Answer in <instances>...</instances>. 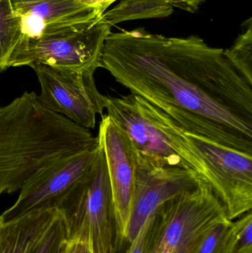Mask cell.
Here are the masks:
<instances>
[{"label":"cell","mask_w":252,"mask_h":253,"mask_svg":"<svg viewBox=\"0 0 252 253\" xmlns=\"http://www.w3.org/2000/svg\"><path fill=\"white\" fill-rule=\"evenodd\" d=\"M102 68L186 132L252 155V85L198 36L112 33Z\"/></svg>","instance_id":"cell-1"},{"label":"cell","mask_w":252,"mask_h":253,"mask_svg":"<svg viewBox=\"0 0 252 253\" xmlns=\"http://www.w3.org/2000/svg\"><path fill=\"white\" fill-rule=\"evenodd\" d=\"M99 144L90 129L42 106L25 91L0 107V196L20 190L47 165Z\"/></svg>","instance_id":"cell-2"},{"label":"cell","mask_w":252,"mask_h":253,"mask_svg":"<svg viewBox=\"0 0 252 253\" xmlns=\"http://www.w3.org/2000/svg\"><path fill=\"white\" fill-rule=\"evenodd\" d=\"M163 130L183 162L213 189L226 208L228 218L237 219L252 208V155L220 145L186 132L155 108Z\"/></svg>","instance_id":"cell-3"},{"label":"cell","mask_w":252,"mask_h":253,"mask_svg":"<svg viewBox=\"0 0 252 253\" xmlns=\"http://www.w3.org/2000/svg\"><path fill=\"white\" fill-rule=\"evenodd\" d=\"M58 211L66 227L67 241L81 242L92 253H118L121 245L101 144L93 166L62 201Z\"/></svg>","instance_id":"cell-4"},{"label":"cell","mask_w":252,"mask_h":253,"mask_svg":"<svg viewBox=\"0 0 252 253\" xmlns=\"http://www.w3.org/2000/svg\"><path fill=\"white\" fill-rule=\"evenodd\" d=\"M226 219L224 205L202 180L155 211L146 253H193L204 236Z\"/></svg>","instance_id":"cell-5"},{"label":"cell","mask_w":252,"mask_h":253,"mask_svg":"<svg viewBox=\"0 0 252 253\" xmlns=\"http://www.w3.org/2000/svg\"><path fill=\"white\" fill-rule=\"evenodd\" d=\"M110 32L111 26L102 15L41 38L21 39L8 68L41 63L95 72L102 68L104 45Z\"/></svg>","instance_id":"cell-6"},{"label":"cell","mask_w":252,"mask_h":253,"mask_svg":"<svg viewBox=\"0 0 252 253\" xmlns=\"http://www.w3.org/2000/svg\"><path fill=\"white\" fill-rule=\"evenodd\" d=\"M39 82L37 99L46 109L77 126L93 129L96 116L103 115L108 96L96 85L94 71H80L48 65H31Z\"/></svg>","instance_id":"cell-7"},{"label":"cell","mask_w":252,"mask_h":253,"mask_svg":"<svg viewBox=\"0 0 252 253\" xmlns=\"http://www.w3.org/2000/svg\"><path fill=\"white\" fill-rule=\"evenodd\" d=\"M105 109L127 132L137 160L159 168L192 170L173 149L171 140L160 126L155 107L147 101L131 93L119 98L108 97Z\"/></svg>","instance_id":"cell-8"},{"label":"cell","mask_w":252,"mask_h":253,"mask_svg":"<svg viewBox=\"0 0 252 253\" xmlns=\"http://www.w3.org/2000/svg\"><path fill=\"white\" fill-rule=\"evenodd\" d=\"M96 147L59 159L37 172L21 188L19 197L0 218L10 221L36 211L59 208L97 159Z\"/></svg>","instance_id":"cell-9"},{"label":"cell","mask_w":252,"mask_h":253,"mask_svg":"<svg viewBox=\"0 0 252 253\" xmlns=\"http://www.w3.org/2000/svg\"><path fill=\"white\" fill-rule=\"evenodd\" d=\"M136 161V184L124 239L129 244L160 206L203 180L196 172L185 168H159Z\"/></svg>","instance_id":"cell-10"},{"label":"cell","mask_w":252,"mask_h":253,"mask_svg":"<svg viewBox=\"0 0 252 253\" xmlns=\"http://www.w3.org/2000/svg\"><path fill=\"white\" fill-rule=\"evenodd\" d=\"M97 137L106 159L121 245L125 239L136 184V152L127 132L108 115L102 116Z\"/></svg>","instance_id":"cell-11"},{"label":"cell","mask_w":252,"mask_h":253,"mask_svg":"<svg viewBox=\"0 0 252 253\" xmlns=\"http://www.w3.org/2000/svg\"><path fill=\"white\" fill-rule=\"evenodd\" d=\"M10 1L19 19L21 39L41 38L102 16L79 0Z\"/></svg>","instance_id":"cell-12"},{"label":"cell","mask_w":252,"mask_h":253,"mask_svg":"<svg viewBox=\"0 0 252 253\" xmlns=\"http://www.w3.org/2000/svg\"><path fill=\"white\" fill-rule=\"evenodd\" d=\"M58 213L53 208L7 222L0 218V253H32Z\"/></svg>","instance_id":"cell-13"},{"label":"cell","mask_w":252,"mask_h":253,"mask_svg":"<svg viewBox=\"0 0 252 253\" xmlns=\"http://www.w3.org/2000/svg\"><path fill=\"white\" fill-rule=\"evenodd\" d=\"M173 12V6L164 0H121L103 16L112 27L127 21L167 17Z\"/></svg>","instance_id":"cell-14"},{"label":"cell","mask_w":252,"mask_h":253,"mask_svg":"<svg viewBox=\"0 0 252 253\" xmlns=\"http://www.w3.org/2000/svg\"><path fill=\"white\" fill-rule=\"evenodd\" d=\"M21 39L20 27L10 0H0V72L8 68L12 53Z\"/></svg>","instance_id":"cell-15"},{"label":"cell","mask_w":252,"mask_h":253,"mask_svg":"<svg viewBox=\"0 0 252 253\" xmlns=\"http://www.w3.org/2000/svg\"><path fill=\"white\" fill-rule=\"evenodd\" d=\"M246 28L224 55L234 68L252 85V22L250 18Z\"/></svg>","instance_id":"cell-16"},{"label":"cell","mask_w":252,"mask_h":253,"mask_svg":"<svg viewBox=\"0 0 252 253\" xmlns=\"http://www.w3.org/2000/svg\"><path fill=\"white\" fill-rule=\"evenodd\" d=\"M233 221L224 220L216 224L197 246L193 253H231L233 245Z\"/></svg>","instance_id":"cell-17"},{"label":"cell","mask_w":252,"mask_h":253,"mask_svg":"<svg viewBox=\"0 0 252 253\" xmlns=\"http://www.w3.org/2000/svg\"><path fill=\"white\" fill-rule=\"evenodd\" d=\"M66 242V227L59 212L32 253H62Z\"/></svg>","instance_id":"cell-18"},{"label":"cell","mask_w":252,"mask_h":253,"mask_svg":"<svg viewBox=\"0 0 252 253\" xmlns=\"http://www.w3.org/2000/svg\"><path fill=\"white\" fill-rule=\"evenodd\" d=\"M233 245L231 253H252V211L233 221Z\"/></svg>","instance_id":"cell-19"},{"label":"cell","mask_w":252,"mask_h":253,"mask_svg":"<svg viewBox=\"0 0 252 253\" xmlns=\"http://www.w3.org/2000/svg\"><path fill=\"white\" fill-rule=\"evenodd\" d=\"M155 213L148 218L137 236L130 244L127 253H146L150 241L151 233L153 227Z\"/></svg>","instance_id":"cell-20"},{"label":"cell","mask_w":252,"mask_h":253,"mask_svg":"<svg viewBox=\"0 0 252 253\" xmlns=\"http://www.w3.org/2000/svg\"><path fill=\"white\" fill-rule=\"evenodd\" d=\"M173 7H179L190 13H195L207 0H164Z\"/></svg>","instance_id":"cell-21"},{"label":"cell","mask_w":252,"mask_h":253,"mask_svg":"<svg viewBox=\"0 0 252 253\" xmlns=\"http://www.w3.org/2000/svg\"><path fill=\"white\" fill-rule=\"evenodd\" d=\"M79 1L86 5L93 7L100 16H102L107 9L116 0H79Z\"/></svg>","instance_id":"cell-22"},{"label":"cell","mask_w":252,"mask_h":253,"mask_svg":"<svg viewBox=\"0 0 252 253\" xmlns=\"http://www.w3.org/2000/svg\"><path fill=\"white\" fill-rule=\"evenodd\" d=\"M62 253H92L87 245L79 242H68L64 247Z\"/></svg>","instance_id":"cell-23"}]
</instances>
